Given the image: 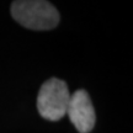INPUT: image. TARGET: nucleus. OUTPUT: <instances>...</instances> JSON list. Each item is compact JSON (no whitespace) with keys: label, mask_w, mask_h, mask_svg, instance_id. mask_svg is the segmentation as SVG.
<instances>
[{"label":"nucleus","mask_w":133,"mask_h":133,"mask_svg":"<svg viewBox=\"0 0 133 133\" xmlns=\"http://www.w3.org/2000/svg\"><path fill=\"white\" fill-rule=\"evenodd\" d=\"M11 15L16 22L29 30L46 31L59 24L58 10L43 0H17L11 4Z\"/></svg>","instance_id":"f257e3e1"},{"label":"nucleus","mask_w":133,"mask_h":133,"mask_svg":"<svg viewBox=\"0 0 133 133\" xmlns=\"http://www.w3.org/2000/svg\"><path fill=\"white\" fill-rule=\"evenodd\" d=\"M70 92L64 80L51 78L44 81L38 91V114L48 121H59L66 115Z\"/></svg>","instance_id":"f03ea898"},{"label":"nucleus","mask_w":133,"mask_h":133,"mask_svg":"<svg viewBox=\"0 0 133 133\" xmlns=\"http://www.w3.org/2000/svg\"><path fill=\"white\" fill-rule=\"evenodd\" d=\"M66 115L79 133H90L95 127V109L89 94L83 89L70 94Z\"/></svg>","instance_id":"7ed1b4c3"}]
</instances>
